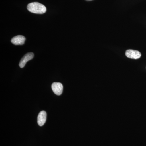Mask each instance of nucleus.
<instances>
[{
    "mask_svg": "<svg viewBox=\"0 0 146 146\" xmlns=\"http://www.w3.org/2000/svg\"><path fill=\"white\" fill-rule=\"evenodd\" d=\"M27 8L30 12L36 14H43L46 11V7L38 2H33L29 4Z\"/></svg>",
    "mask_w": 146,
    "mask_h": 146,
    "instance_id": "f257e3e1",
    "label": "nucleus"
},
{
    "mask_svg": "<svg viewBox=\"0 0 146 146\" xmlns=\"http://www.w3.org/2000/svg\"><path fill=\"white\" fill-rule=\"evenodd\" d=\"M125 54L127 57L131 59H139L141 56V53L136 50H127L125 52Z\"/></svg>",
    "mask_w": 146,
    "mask_h": 146,
    "instance_id": "f03ea898",
    "label": "nucleus"
},
{
    "mask_svg": "<svg viewBox=\"0 0 146 146\" xmlns=\"http://www.w3.org/2000/svg\"><path fill=\"white\" fill-rule=\"evenodd\" d=\"M52 89L56 95L60 96L63 93V84L60 82H54L52 85Z\"/></svg>",
    "mask_w": 146,
    "mask_h": 146,
    "instance_id": "7ed1b4c3",
    "label": "nucleus"
},
{
    "mask_svg": "<svg viewBox=\"0 0 146 146\" xmlns=\"http://www.w3.org/2000/svg\"><path fill=\"white\" fill-rule=\"evenodd\" d=\"M34 57V54L33 53H28L24 56L22 58L19 63V66L21 68H23L29 60H31Z\"/></svg>",
    "mask_w": 146,
    "mask_h": 146,
    "instance_id": "20e7f679",
    "label": "nucleus"
},
{
    "mask_svg": "<svg viewBox=\"0 0 146 146\" xmlns=\"http://www.w3.org/2000/svg\"><path fill=\"white\" fill-rule=\"evenodd\" d=\"M26 38L23 35H18L14 36L11 40L12 44L15 45H22L25 44Z\"/></svg>",
    "mask_w": 146,
    "mask_h": 146,
    "instance_id": "39448f33",
    "label": "nucleus"
},
{
    "mask_svg": "<svg viewBox=\"0 0 146 146\" xmlns=\"http://www.w3.org/2000/svg\"><path fill=\"white\" fill-rule=\"evenodd\" d=\"M47 114L45 111L39 112L37 117V123L40 126H42L44 125L46 121Z\"/></svg>",
    "mask_w": 146,
    "mask_h": 146,
    "instance_id": "423d86ee",
    "label": "nucleus"
}]
</instances>
